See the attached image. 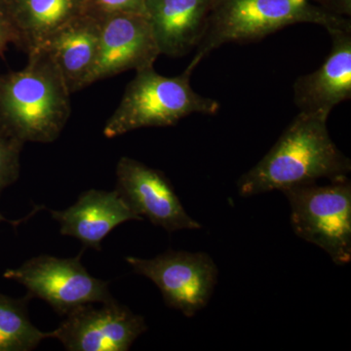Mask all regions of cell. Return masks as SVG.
<instances>
[{
    "instance_id": "cell-1",
    "label": "cell",
    "mask_w": 351,
    "mask_h": 351,
    "mask_svg": "<svg viewBox=\"0 0 351 351\" xmlns=\"http://www.w3.org/2000/svg\"><path fill=\"white\" fill-rule=\"evenodd\" d=\"M327 120L299 112L270 151L240 178L239 195L248 197L304 182L348 177L350 159L332 142Z\"/></svg>"
},
{
    "instance_id": "cell-2",
    "label": "cell",
    "mask_w": 351,
    "mask_h": 351,
    "mask_svg": "<svg viewBox=\"0 0 351 351\" xmlns=\"http://www.w3.org/2000/svg\"><path fill=\"white\" fill-rule=\"evenodd\" d=\"M71 95L45 50L29 55L24 69L0 75V132L24 144L54 142L71 115Z\"/></svg>"
},
{
    "instance_id": "cell-3",
    "label": "cell",
    "mask_w": 351,
    "mask_h": 351,
    "mask_svg": "<svg viewBox=\"0 0 351 351\" xmlns=\"http://www.w3.org/2000/svg\"><path fill=\"white\" fill-rule=\"evenodd\" d=\"M299 23L319 25L328 32L351 29L350 18L327 12L309 0H218L186 69L193 73L212 51L226 43L258 40Z\"/></svg>"
},
{
    "instance_id": "cell-4",
    "label": "cell",
    "mask_w": 351,
    "mask_h": 351,
    "mask_svg": "<svg viewBox=\"0 0 351 351\" xmlns=\"http://www.w3.org/2000/svg\"><path fill=\"white\" fill-rule=\"evenodd\" d=\"M127 85L119 107L104 127L105 137L112 138L147 127L176 125L193 114L215 115L219 103L196 93L191 85V71L167 77L154 66L138 69Z\"/></svg>"
},
{
    "instance_id": "cell-5",
    "label": "cell",
    "mask_w": 351,
    "mask_h": 351,
    "mask_svg": "<svg viewBox=\"0 0 351 351\" xmlns=\"http://www.w3.org/2000/svg\"><path fill=\"white\" fill-rule=\"evenodd\" d=\"M297 237L326 252L332 263L351 261V182L348 177L304 182L284 189Z\"/></svg>"
},
{
    "instance_id": "cell-6",
    "label": "cell",
    "mask_w": 351,
    "mask_h": 351,
    "mask_svg": "<svg viewBox=\"0 0 351 351\" xmlns=\"http://www.w3.org/2000/svg\"><path fill=\"white\" fill-rule=\"evenodd\" d=\"M82 253L69 258L38 256L18 269L6 270L4 277L22 284L31 299L43 300L60 315L84 304L113 301L110 283L92 276L83 267Z\"/></svg>"
},
{
    "instance_id": "cell-7",
    "label": "cell",
    "mask_w": 351,
    "mask_h": 351,
    "mask_svg": "<svg viewBox=\"0 0 351 351\" xmlns=\"http://www.w3.org/2000/svg\"><path fill=\"white\" fill-rule=\"evenodd\" d=\"M135 274L160 290L166 306L193 317L207 306L218 282L219 270L206 253L169 250L152 258L126 257Z\"/></svg>"
},
{
    "instance_id": "cell-8",
    "label": "cell",
    "mask_w": 351,
    "mask_h": 351,
    "mask_svg": "<svg viewBox=\"0 0 351 351\" xmlns=\"http://www.w3.org/2000/svg\"><path fill=\"white\" fill-rule=\"evenodd\" d=\"M147 330L142 315L114 299L100 307L93 304L77 307L51 332V339H57L69 351H128Z\"/></svg>"
},
{
    "instance_id": "cell-9",
    "label": "cell",
    "mask_w": 351,
    "mask_h": 351,
    "mask_svg": "<svg viewBox=\"0 0 351 351\" xmlns=\"http://www.w3.org/2000/svg\"><path fill=\"white\" fill-rule=\"evenodd\" d=\"M115 189L136 214L168 232L202 228L182 206L166 175L140 161L130 157L119 159Z\"/></svg>"
},
{
    "instance_id": "cell-10",
    "label": "cell",
    "mask_w": 351,
    "mask_h": 351,
    "mask_svg": "<svg viewBox=\"0 0 351 351\" xmlns=\"http://www.w3.org/2000/svg\"><path fill=\"white\" fill-rule=\"evenodd\" d=\"M151 24L145 14L120 13L101 21L98 55L84 88L130 69L154 66L159 56Z\"/></svg>"
},
{
    "instance_id": "cell-11",
    "label": "cell",
    "mask_w": 351,
    "mask_h": 351,
    "mask_svg": "<svg viewBox=\"0 0 351 351\" xmlns=\"http://www.w3.org/2000/svg\"><path fill=\"white\" fill-rule=\"evenodd\" d=\"M332 47L315 71L300 76L293 85L300 112L328 119L332 108L351 98V29L329 32Z\"/></svg>"
},
{
    "instance_id": "cell-12",
    "label": "cell",
    "mask_w": 351,
    "mask_h": 351,
    "mask_svg": "<svg viewBox=\"0 0 351 351\" xmlns=\"http://www.w3.org/2000/svg\"><path fill=\"white\" fill-rule=\"evenodd\" d=\"M60 223L61 234L80 240L84 248L101 250V241L117 226L128 221H143L117 189H89L63 211L50 210Z\"/></svg>"
},
{
    "instance_id": "cell-13",
    "label": "cell",
    "mask_w": 351,
    "mask_h": 351,
    "mask_svg": "<svg viewBox=\"0 0 351 351\" xmlns=\"http://www.w3.org/2000/svg\"><path fill=\"white\" fill-rule=\"evenodd\" d=\"M218 0H145V16L151 24L160 54L181 57L195 49L206 31Z\"/></svg>"
},
{
    "instance_id": "cell-14",
    "label": "cell",
    "mask_w": 351,
    "mask_h": 351,
    "mask_svg": "<svg viewBox=\"0 0 351 351\" xmlns=\"http://www.w3.org/2000/svg\"><path fill=\"white\" fill-rule=\"evenodd\" d=\"M101 18L83 13L69 21L43 48L61 71L71 94L84 88L98 55Z\"/></svg>"
},
{
    "instance_id": "cell-15",
    "label": "cell",
    "mask_w": 351,
    "mask_h": 351,
    "mask_svg": "<svg viewBox=\"0 0 351 351\" xmlns=\"http://www.w3.org/2000/svg\"><path fill=\"white\" fill-rule=\"evenodd\" d=\"M27 56L43 49L69 21L85 13V0H12L2 11Z\"/></svg>"
},
{
    "instance_id": "cell-16",
    "label": "cell",
    "mask_w": 351,
    "mask_h": 351,
    "mask_svg": "<svg viewBox=\"0 0 351 351\" xmlns=\"http://www.w3.org/2000/svg\"><path fill=\"white\" fill-rule=\"evenodd\" d=\"M29 295L16 300L0 294V351H29L48 338L51 332L40 331L27 314Z\"/></svg>"
},
{
    "instance_id": "cell-17",
    "label": "cell",
    "mask_w": 351,
    "mask_h": 351,
    "mask_svg": "<svg viewBox=\"0 0 351 351\" xmlns=\"http://www.w3.org/2000/svg\"><path fill=\"white\" fill-rule=\"evenodd\" d=\"M24 143L0 132V193L20 175V156Z\"/></svg>"
},
{
    "instance_id": "cell-18",
    "label": "cell",
    "mask_w": 351,
    "mask_h": 351,
    "mask_svg": "<svg viewBox=\"0 0 351 351\" xmlns=\"http://www.w3.org/2000/svg\"><path fill=\"white\" fill-rule=\"evenodd\" d=\"M145 0H85V13L96 17L120 13L145 14Z\"/></svg>"
},
{
    "instance_id": "cell-19",
    "label": "cell",
    "mask_w": 351,
    "mask_h": 351,
    "mask_svg": "<svg viewBox=\"0 0 351 351\" xmlns=\"http://www.w3.org/2000/svg\"><path fill=\"white\" fill-rule=\"evenodd\" d=\"M309 1L334 15L350 17L351 0H309Z\"/></svg>"
},
{
    "instance_id": "cell-20",
    "label": "cell",
    "mask_w": 351,
    "mask_h": 351,
    "mask_svg": "<svg viewBox=\"0 0 351 351\" xmlns=\"http://www.w3.org/2000/svg\"><path fill=\"white\" fill-rule=\"evenodd\" d=\"M16 43L15 34L3 14L0 12V55L3 54L9 43Z\"/></svg>"
},
{
    "instance_id": "cell-21",
    "label": "cell",
    "mask_w": 351,
    "mask_h": 351,
    "mask_svg": "<svg viewBox=\"0 0 351 351\" xmlns=\"http://www.w3.org/2000/svg\"><path fill=\"white\" fill-rule=\"evenodd\" d=\"M2 221H8L9 223V221H7V219L2 216V214L0 213V223H2Z\"/></svg>"
}]
</instances>
